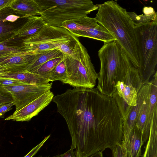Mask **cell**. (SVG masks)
<instances>
[{
    "mask_svg": "<svg viewBox=\"0 0 157 157\" xmlns=\"http://www.w3.org/2000/svg\"><path fill=\"white\" fill-rule=\"evenodd\" d=\"M57 112L64 118L79 157L110 148L119 134L121 118L114 99L97 88L69 89L54 97Z\"/></svg>",
    "mask_w": 157,
    "mask_h": 157,
    "instance_id": "obj_1",
    "label": "cell"
},
{
    "mask_svg": "<svg viewBox=\"0 0 157 157\" xmlns=\"http://www.w3.org/2000/svg\"><path fill=\"white\" fill-rule=\"evenodd\" d=\"M95 18L116 40L128 56L132 66L139 67L137 38L133 23L126 9L116 1L98 4Z\"/></svg>",
    "mask_w": 157,
    "mask_h": 157,
    "instance_id": "obj_2",
    "label": "cell"
},
{
    "mask_svg": "<svg viewBox=\"0 0 157 157\" xmlns=\"http://www.w3.org/2000/svg\"><path fill=\"white\" fill-rule=\"evenodd\" d=\"M100 62L97 88L109 97L115 91L116 85L126 75L132 65L128 56L117 40L104 43L98 51Z\"/></svg>",
    "mask_w": 157,
    "mask_h": 157,
    "instance_id": "obj_3",
    "label": "cell"
},
{
    "mask_svg": "<svg viewBox=\"0 0 157 157\" xmlns=\"http://www.w3.org/2000/svg\"><path fill=\"white\" fill-rule=\"evenodd\" d=\"M47 25L62 27L64 21L84 17L98 10V5L90 0H36Z\"/></svg>",
    "mask_w": 157,
    "mask_h": 157,
    "instance_id": "obj_4",
    "label": "cell"
},
{
    "mask_svg": "<svg viewBox=\"0 0 157 157\" xmlns=\"http://www.w3.org/2000/svg\"><path fill=\"white\" fill-rule=\"evenodd\" d=\"M63 59L67 73V78L63 83L75 88H94L98 73L87 49L79 40L70 55H63Z\"/></svg>",
    "mask_w": 157,
    "mask_h": 157,
    "instance_id": "obj_5",
    "label": "cell"
},
{
    "mask_svg": "<svg viewBox=\"0 0 157 157\" xmlns=\"http://www.w3.org/2000/svg\"><path fill=\"white\" fill-rule=\"evenodd\" d=\"M139 60L138 70L143 84L147 83L157 64V20L135 27Z\"/></svg>",
    "mask_w": 157,
    "mask_h": 157,
    "instance_id": "obj_6",
    "label": "cell"
},
{
    "mask_svg": "<svg viewBox=\"0 0 157 157\" xmlns=\"http://www.w3.org/2000/svg\"><path fill=\"white\" fill-rule=\"evenodd\" d=\"M76 36L65 28L47 25L35 34L24 39L21 50L40 54L57 49Z\"/></svg>",
    "mask_w": 157,
    "mask_h": 157,
    "instance_id": "obj_7",
    "label": "cell"
},
{
    "mask_svg": "<svg viewBox=\"0 0 157 157\" xmlns=\"http://www.w3.org/2000/svg\"><path fill=\"white\" fill-rule=\"evenodd\" d=\"M143 85L138 70L132 66L125 77L117 83L116 89L112 95L115 100L123 120L129 111L136 105L138 94Z\"/></svg>",
    "mask_w": 157,
    "mask_h": 157,
    "instance_id": "obj_8",
    "label": "cell"
},
{
    "mask_svg": "<svg viewBox=\"0 0 157 157\" xmlns=\"http://www.w3.org/2000/svg\"><path fill=\"white\" fill-rule=\"evenodd\" d=\"M52 82L43 85L24 84L3 86L11 94L15 111H18L40 96L50 90Z\"/></svg>",
    "mask_w": 157,
    "mask_h": 157,
    "instance_id": "obj_9",
    "label": "cell"
},
{
    "mask_svg": "<svg viewBox=\"0 0 157 157\" xmlns=\"http://www.w3.org/2000/svg\"><path fill=\"white\" fill-rule=\"evenodd\" d=\"M38 54L21 50L0 56V69L5 72L26 71Z\"/></svg>",
    "mask_w": 157,
    "mask_h": 157,
    "instance_id": "obj_10",
    "label": "cell"
},
{
    "mask_svg": "<svg viewBox=\"0 0 157 157\" xmlns=\"http://www.w3.org/2000/svg\"><path fill=\"white\" fill-rule=\"evenodd\" d=\"M54 94L51 90L43 94L33 101L5 119L17 121H29L47 106L52 101Z\"/></svg>",
    "mask_w": 157,
    "mask_h": 157,
    "instance_id": "obj_11",
    "label": "cell"
},
{
    "mask_svg": "<svg viewBox=\"0 0 157 157\" xmlns=\"http://www.w3.org/2000/svg\"><path fill=\"white\" fill-rule=\"evenodd\" d=\"M62 27L66 29L71 33L80 31L82 36L88 37L97 34L101 30L102 26L98 24L95 17L86 16L66 21L62 23Z\"/></svg>",
    "mask_w": 157,
    "mask_h": 157,
    "instance_id": "obj_12",
    "label": "cell"
},
{
    "mask_svg": "<svg viewBox=\"0 0 157 157\" xmlns=\"http://www.w3.org/2000/svg\"><path fill=\"white\" fill-rule=\"evenodd\" d=\"M151 86L150 81L143 84L138 94L136 105L132 108L127 117L123 120L122 140L126 139L130 131L135 126L139 112L145 101L150 95Z\"/></svg>",
    "mask_w": 157,
    "mask_h": 157,
    "instance_id": "obj_13",
    "label": "cell"
},
{
    "mask_svg": "<svg viewBox=\"0 0 157 157\" xmlns=\"http://www.w3.org/2000/svg\"><path fill=\"white\" fill-rule=\"evenodd\" d=\"M144 143L141 132L135 125L126 139L122 140L121 144L127 157H139L141 155V147Z\"/></svg>",
    "mask_w": 157,
    "mask_h": 157,
    "instance_id": "obj_14",
    "label": "cell"
},
{
    "mask_svg": "<svg viewBox=\"0 0 157 157\" xmlns=\"http://www.w3.org/2000/svg\"><path fill=\"white\" fill-rule=\"evenodd\" d=\"M16 14L22 17L40 16L42 10L36 0H14L9 7Z\"/></svg>",
    "mask_w": 157,
    "mask_h": 157,
    "instance_id": "obj_15",
    "label": "cell"
},
{
    "mask_svg": "<svg viewBox=\"0 0 157 157\" xmlns=\"http://www.w3.org/2000/svg\"><path fill=\"white\" fill-rule=\"evenodd\" d=\"M27 18L26 23L15 30V37L27 38L35 34L47 25L40 16H33Z\"/></svg>",
    "mask_w": 157,
    "mask_h": 157,
    "instance_id": "obj_16",
    "label": "cell"
},
{
    "mask_svg": "<svg viewBox=\"0 0 157 157\" xmlns=\"http://www.w3.org/2000/svg\"><path fill=\"white\" fill-rule=\"evenodd\" d=\"M2 77L18 79L27 84L43 85L49 83L47 78L27 71L16 72H5L3 75L0 77V78Z\"/></svg>",
    "mask_w": 157,
    "mask_h": 157,
    "instance_id": "obj_17",
    "label": "cell"
},
{
    "mask_svg": "<svg viewBox=\"0 0 157 157\" xmlns=\"http://www.w3.org/2000/svg\"><path fill=\"white\" fill-rule=\"evenodd\" d=\"M63 56V53L57 49L46 51L38 54L29 65L26 71L33 73L40 66L48 61Z\"/></svg>",
    "mask_w": 157,
    "mask_h": 157,
    "instance_id": "obj_18",
    "label": "cell"
},
{
    "mask_svg": "<svg viewBox=\"0 0 157 157\" xmlns=\"http://www.w3.org/2000/svg\"><path fill=\"white\" fill-rule=\"evenodd\" d=\"M142 157H157V121L151 122L150 133Z\"/></svg>",
    "mask_w": 157,
    "mask_h": 157,
    "instance_id": "obj_19",
    "label": "cell"
},
{
    "mask_svg": "<svg viewBox=\"0 0 157 157\" xmlns=\"http://www.w3.org/2000/svg\"><path fill=\"white\" fill-rule=\"evenodd\" d=\"M67 78L66 69L63 60L58 64L49 73L47 79L49 82L59 81L63 83Z\"/></svg>",
    "mask_w": 157,
    "mask_h": 157,
    "instance_id": "obj_20",
    "label": "cell"
},
{
    "mask_svg": "<svg viewBox=\"0 0 157 157\" xmlns=\"http://www.w3.org/2000/svg\"><path fill=\"white\" fill-rule=\"evenodd\" d=\"M127 13L132 20L135 27L148 24L157 20V13L155 12L149 15H139L134 12H127Z\"/></svg>",
    "mask_w": 157,
    "mask_h": 157,
    "instance_id": "obj_21",
    "label": "cell"
},
{
    "mask_svg": "<svg viewBox=\"0 0 157 157\" xmlns=\"http://www.w3.org/2000/svg\"><path fill=\"white\" fill-rule=\"evenodd\" d=\"M63 59V56L50 60L40 66L33 73L37 74L47 78L50 71L61 62Z\"/></svg>",
    "mask_w": 157,
    "mask_h": 157,
    "instance_id": "obj_22",
    "label": "cell"
},
{
    "mask_svg": "<svg viewBox=\"0 0 157 157\" xmlns=\"http://www.w3.org/2000/svg\"><path fill=\"white\" fill-rule=\"evenodd\" d=\"M0 19V43L8 42L15 37V30L12 26L6 24Z\"/></svg>",
    "mask_w": 157,
    "mask_h": 157,
    "instance_id": "obj_23",
    "label": "cell"
},
{
    "mask_svg": "<svg viewBox=\"0 0 157 157\" xmlns=\"http://www.w3.org/2000/svg\"><path fill=\"white\" fill-rule=\"evenodd\" d=\"M78 37L76 36L69 41L62 44L57 49L60 51L63 55H70L79 40Z\"/></svg>",
    "mask_w": 157,
    "mask_h": 157,
    "instance_id": "obj_24",
    "label": "cell"
},
{
    "mask_svg": "<svg viewBox=\"0 0 157 157\" xmlns=\"http://www.w3.org/2000/svg\"><path fill=\"white\" fill-rule=\"evenodd\" d=\"M11 93L3 86L0 85V106L13 101Z\"/></svg>",
    "mask_w": 157,
    "mask_h": 157,
    "instance_id": "obj_25",
    "label": "cell"
},
{
    "mask_svg": "<svg viewBox=\"0 0 157 157\" xmlns=\"http://www.w3.org/2000/svg\"><path fill=\"white\" fill-rule=\"evenodd\" d=\"M27 84L21 80L11 78H0V85L3 86H13Z\"/></svg>",
    "mask_w": 157,
    "mask_h": 157,
    "instance_id": "obj_26",
    "label": "cell"
},
{
    "mask_svg": "<svg viewBox=\"0 0 157 157\" xmlns=\"http://www.w3.org/2000/svg\"><path fill=\"white\" fill-rule=\"evenodd\" d=\"M21 50V47L17 46L10 45L8 42L0 43V52L11 53Z\"/></svg>",
    "mask_w": 157,
    "mask_h": 157,
    "instance_id": "obj_27",
    "label": "cell"
},
{
    "mask_svg": "<svg viewBox=\"0 0 157 157\" xmlns=\"http://www.w3.org/2000/svg\"><path fill=\"white\" fill-rule=\"evenodd\" d=\"M111 150L113 157H124V151L120 143H118Z\"/></svg>",
    "mask_w": 157,
    "mask_h": 157,
    "instance_id": "obj_28",
    "label": "cell"
},
{
    "mask_svg": "<svg viewBox=\"0 0 157 157\" xmlns=\"http://www.w3.org/2000/svg\"><path fill=\"white\" fill-rule=\"evenodd\" d=\"M50 135L45 137L44 140L38 145L33 148L24 157H32L43 146L44 144L50 137Z\"/></svg>",
    "mask_w": 157,
    "mask_h": 157,
    "instance_id": "obj_29",
    "label": "cell"
},
{
    "mask_svg": "<svg viewBox=\"0 0 157 157\" xmlns=\"http://www.w3.org/2000/svg\"><path fill=\"white\" fill-rule=\"evenodd\" d=\"M14 105L13 102H11L0 106V119L4 117V114L7 112L12 109Z\"/></svg>",
    "mask_w": 157,
    "mask_h": 157,
    "instance_id": "obj_30",
    "label": "cell"
},
{
    "mask_svg": "<svg viewBox=\"0 0 157 157\" xmlns=\"http://www.w3.org/2000/svg\"><path fill=\"white\" fill-rule=\"evenodd\" d=\"M71 147L64 153L60 154L59 157H78V154L75 150Z\"/></svg>",
    "mask_w": 157,
    "mask_h": 157,
    "instance_id": "obj_31",
    "label": "cell"
},
{
    "mask_svg": "<svg viewBox=\"0 0 157 157\" xmlns=\"http://www.w3.org/2000/svg\"><path fill=\"white\" fill-rule=\"evenodd\" d=\"M14 0H0V10L6 7H9Z\"/></svg>",
    "mask_w": 157,
    "mask_h": 157,
    "instance_id": "obj_32",
    "label": "cell"
},
{
    "mask_svg": "<svg viewBox=\"0 0 157 157\" xmlns=\"http://www.w3.org/2000/svg\"><path fill=\"white\" fill-rule=\"evenodd\" d=\"M143 12L145 15H149L153 13L155 11L152 7L145 6L143 8Z\"/></svg>",
    "mask_w": 157,
    "mask_h": 157,
    "instance_id": "obj_33",
    "label": "cell"
},
{
    "mask_svg": "<svg viewBox=\"0 0 157 157\" xmlns=\"http://www.w3.org/2000/svg\"><path fill=\"white\" fill-rule=\"evenodd\" d=\"M20 17L18 16L14 15H10L8 16L5 19L3 20L4 21H9L13 22Z\"/></svg>",
    "mask_w": 157,
    "mask_h": 157,
    "instance_id": "obj_34",
    "label": "cell"
},
{
    "mask_svg": "<svg viewBox=\"0 0 157 157\" xmlns=\"http://www.w3.org/2000/svg\"><path fill=\"white\" fill-rule=\"evenodd\" d=\"M88 157H103L102 152H97Z\"/></svg>",
    "mask_w": 157,
    "mask_h": 157,
    "instance_id": "obj_35",
    "label": "cell"
},
{
    "mask_svg": "<svg viewBox=\"0 0 157 157\" xmlns=\"http://www.w3.org/2000/svg\"><path fill=\"white\" fill-rule=\"evenodd\" d=\"M10 53H6V52H0V56L5 55L6 54H8Z\"/></svg>",
    "mask_w": 157,
    "mask_h": 157,
    "instance_id": "obj_36",
    "label": "cell"
},
{
    "mask_svg": "<svg viewBox=\"0 0 157 157\" xmlns=\"http://www.w3.org/2000/svg\"><path fill=\"white\" fill-rule=\"evenodd\" d=\"M59 155H60V154L56 155L55 156L53 157H59ZM38 157H42V156L41 155H40Z\"/></svg>",
    "mask_w": 157,
    "mask_h": 157,
    "instance_id": "obj_37",
    "label": "cell"
},
{
    "mask_svg": "<svg viewBox=\"0 0 157 157\" xmlns=\"http://www.w3.org/2000/svg\"><path fill=\"white\" fill-rule=\"evenodd\" d=\"M124 157H127V155H126V153L125 151H124Z\"/></svg>",
    "mask_w": 157,
    "mask_h": 157,
    "instance_id": "obj_38",
    "label": "cell"
}]
</instances>
